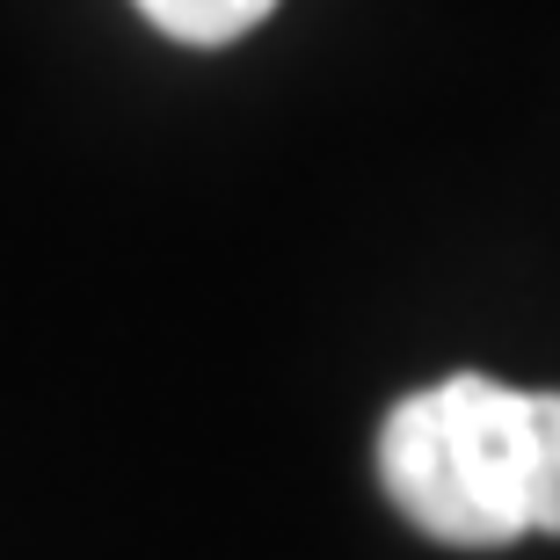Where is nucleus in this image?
<instances>
[{
	"label": "nucleus",
	"instance_id": "1",
	"mask_svg": "<svg viewBox=\"0 0 560 560\" xmlns=\"http://www.w3.org/2000/svg\"><path fill=\"white\" fill-rule=\"evenodd\" d=\"M378 480L408 524L458 553L560 539V394L458 372L408 394L378 430Z\"/></svg>",
	"mask_w": 560,
	"mask_h": 560
},
{
	"label": "nucleus",
	"instance_id": "2",
	"mask_svg": "<svg viewBox=\"0 0 560 560\" xmlns=\"http://www.w3.org/2000/svg\"><path fill=\"white\" fill-rule=\"evenodd\" d=\"M131 8L175 44H233L248 37L277 0H131Z\"/></svg>",
	"mask_w": 560,
	"mask_h": 560
}]
</instances>
